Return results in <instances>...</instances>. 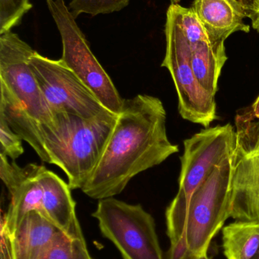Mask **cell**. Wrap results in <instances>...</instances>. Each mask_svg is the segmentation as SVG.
I'll return each instance as SVG.
<instances>
[{
  "label": "cell",
  "instance_id": "4316f807",
  "mask_svg": "<svg viewBox=\"0 0 259 259\" xmlns=\"http://www.w3.org/2000/svg\"><path fill=\"white\" fill-rule=\"evenodd\" d=\"M84 259H93V258H92V257L91 256V255H90V254H88V255H87V256L85 257V258Z\"/></svg>",
  "mask_w": 259,
  "mask_h": 259
},
{
  "label": "cell",
  "instance_id": "5bb4252c",
  "mask_svg": "<svg viewBox=\"0 0 259 259\" xmlns=\"http://www.w3.org/2000/svg\"><path fill=\"white\" fill-rule=\"evenodd\" d=\"M59 231L41 213H29L15 232L8 234L12 259H39Z\"/></svg>",
  "mask_w": 259,
  "mask_h": 259
},
{
  "label": "cell",
  "instance_id": "ba28073f",
  "mask_svg": "<svg viewBox=\"0 0 259 259\" xmlns=\"http://www.w3.org/2000/svg\"><path fill=\"white\" fill-rule=\"evenodd\" d=\"M92 216L123 259H164L155 219L139 204L114 197L100 199Z\"/></svg>",
  "mask_w": 259,
  "mask_h": 259
},
{
  "label": "cell",
  "instance_id": "3957f363",
  "mask_svg": "<svg viewBox=\"0 0 259 259\" xmlns=\"http://www.w3.org/2000/svg\"><path fill=\"white\" fill-rule=\"evenodd\" d=\"M231 176L232 156L219 164L193 193L179 222L167 228L168 259L208 254L213 238L231 218Z\"/></svg>",
  "mask_w": 259,
  "mask_h": 259
},
{
  "label": "cell",
  "instance_id": "8fae6325",
  "mask_svg": "<svg viewBox=\"0 0 259 259\" xmlns=\"http://www.w3.org/2000/svg\"><path fill=\"white\" fill-rule=\"evenodd\" d=\"M41 167L33 163L20 167L0 154V178L11 199L7 211L2 217L1 228L9 235L15 232L29 213L38 211L44 215L43 189L38 180Z\"/></svg>",
  "mask_w": 259,
  "mask_h": 259
},
{
  "label": "cell",
  "instance_id": "83f0119b",
  "mask_svg": "<svg viewBox=\"0 0 259 259\" xmlns=\"http://www.w3.org/2000/svg\"><path fill=\"white\" fill-rule=\"evenodd\" d=\"M252 259H259V252L256 255H255V258H253Z\"/></svg>",
  "mask_w": 259,
  "mask_h": 259
},
{
  "label": "cell",
  "instance_id": "52a82bcc",
  "mask_svg": "<svg viewBox=\"0 0 259 259\" xmlns=\"http://www.w3.org/2000/svg\"><path fill=\"white\" fill-rule=\"evenodd\" d=\"M62 39V62L112 113L119 115L124 100L90 48L65 0H45Z\"/></svg>",
  "mask_w": 259,
  "mask_h": 259
},
{
  "label": "cell",
  "instance_id": "4fadbf2b",
  "mask_svg": "<svg viewBox=\"0 0 259 259\" xmlns=\"http://www.w3.org/2000/svg\"><path fill=\"white\" fill-rule=\"evenodd\" d=\"M192 9L205 26L210 42H225L236 32L250 31L246 12L238 0H194Z\"/></svg>",
  "mask_w": 259,
  "mask_h": 259
},
{
  "label": "cell",
  "instance_id": "d4e9b609",
  "mask_svg": "<svg viewBox=\"0 0 259 259\" xmlns=\"http://www.w3.org/2000/svg\"><path fill=\"white\" fill-rule=\"evenodd\" d=\"M193 259H209V258H208V254H205V255H199V256Z\"/></svg>",
  "mask_w": 259,
  "mask_h": 259
},
{
  "label": "cell",
  "instance_id": "30bf717a",
  "mask_svg": "<svg viewBox=\"0 0 259 259\" xmlns=\"http://www.w3.org/2000/svg\"><path fill=\"white\" fill-rule=\"evenodd\" d=\"M232 155L231 218L259 221V120L238 113Z\"/></svg>",
  "mask_w": 259,
  "mask_h": 259
},
{
  "label": "cell",
  "instance_id": "5b68a950",
  "mask_svg": "<svg viewBox=\"0 0 259 259\" xmlns=\"http://www.w3.org/2000/svg\"><path fill=\"white\" fill-rule=\"evenodd\" d=\"M236 143L237 133L231 124L202 130L184 140L179 190L166 211L167 228L179 222L193 193L214 169L232 156Z\"/></svg>",
  "mask_w": 259,
  "mask_h": 259
},
{
  "label": "cell",
  "instance_id": "7402d4cb",
  "mask_svg": "<svg viewBox=\"0 0 259 259\" xmlns=\"http://www.w3.org/2000/svg\"><path fill=\"white\" fill-rule=\"evenodd\" d=\"M245 12L246 16L251 21L252 27L259 33V0H238Z\"/></svg>",
  "mask_w": 259,
  "mask_h": 259
},
{
  "label": "cell",
  "instance_id": "6da1fadb",
  "mask_svg": "<svg viewBox=\"0 0 259 259\" xmlns=\"http://www.w3.org/2000/svg\"><path fill=\"white\" fill-rule=\"evenodd\" d=\"M166 123L160 99L138 94L124 100L103 155L82 192L98 200L114 197L138 174L179 152L169 140Z\"/></svg>",
  "mask_w": 259,
  "mask_h": 259
},
{
  "label": "cell",
  "instance_id": "44dd1931",
  "mask_svg": "<svg viewBox=\"0 0 259 259\" xmlns=\"http://www.w3.org/2000/svg\"><path fill=\"white\" fill-rule=\"evenodd\" d=\"M22 138L9 125L6 120L0 117V154L15 161L24 154Z\"/></svg>",
  "mask_w": 259,
  "mask_h": 259
},
{
  "label": "cell",
  "instance_id": "2e32d148",
  "mask_svg": "<svg viewBox=\"0 0 259 259\" xmlns=\"http://www.w3.org/2000/svg\"><path fill=\"white\" fill-rule=\"evenodd\" d=\"M222 232L227 259H252L258 253L259 221L236 220Z\"/></svg>",
  "mask_w": 259,
  "mask_h": 259
},
{
  "label": "cell",
  "instance_id": "cb8c5ba5",
  "mask_svg": "<svg viewBox=\"0 0 259 259\" xmlns=\"http://www.w3.org/2000/svg\"><path fill=\"white\" fill-rule=\"evenodd\" d=\"M240 114L248 119L259 120V97L247 111Z\"/></svg>",
  "mask_w": 259,
  "mask_h": 259
},
{
  "label": "cell",
  "instance_id": "ffe728a7",
  "mask_svg": "<svg viewBox=\"0 0 259 259\" xmlns=\"http://www.w3.org/2000/svg\"><path fill=\"white\" fill-rule=\"evenodd\" d=\"M32 7L30 0H0V34L19 25Z\"/></svg>",
  "mask_w": 259,
  "mask_h": 259
},
{
  "label": "cell",
  "instance_id": "d6986e66",
  "mask_svg": "<svg viewBox=\"0 0 259 259\" xmlns=\"http://www.w3.org/2000/svg\"><path fill=\"white\" fill-rule=\"evenodd\" d=\"M130 0H70L68 9L75 18L82 14L91 16L120 12Z\"/></svg>",
  "mask_w": 259,
  "mask_h": 259
},
{
  "label": "cell",
  "instance_id": "ac0fdd59",
  "mask_svg": "<svg viewBox=\"0 0 259 259\" xmlns=\"http://www.w3.org/2000/svg\"><path fill=\"white\" fill-rule=\"evenodd\" d=\"M173 6L179 25L190 47L199 42H211L205 26L192 8H184L179 4Z\"/></svg>",
  "mask_w": 259,
  "mask_h": 259
},
{
  "label": "cell",
  "instance_id": "484cf974",
  "mask_svg": "<svg viewBox=\"0 0 259 259\" xmlns=\"http://www.w3.org/2000/svg\"><path fill=\"white\" fill-rule=\"evenodd\" d=\"M181 0H170L171 5H178L180 3Z\"/></svg>",
  "mask_w": 259,
  "mask_h": 259
},
{
  "label": "cell",
  "instance_id": "603a6c76",
  "mask_svg": "<svg viewBox=\"0 0 259 259\" xmlns=\"http://www.w3.org/2000/svg\"><path fill=\"white\" fill-rule=\"evenodd\" d=\"M1 245H0V259H12L11 257L9 237L6 231L1 228Z\"/></svg>",
  "mask_w": 259,
  "mask_h": 259
},
{
  "label": "cell",
  "instance_id": "7c38bea8",
  "mask_svg": "<svg viewBox=\"0 0 259 259\" xmlns=\"http://www.w3.org/2000/svg\"><path fill=\"white\" fill-rule=\"evenodd\" d=\"M38 180L43 189L44 215L59 231L70 234L82 231L68 184L44 165H41Z\"/></svg>",
  "mask_w": 259,
  "mask_h": 259
},
{
  "label": "cell",
  "instance_id": "277c9868",
  "mask_svg": "<svg viewBox=\"0 0 259 259\" xmlns=\"http://www.w3.org/2000/svg\"><path fill=\"white\" fill-rule=\"evenodd\" d=\"M34 52L12 30L0 34V110L20 112L53 127L54 115L30 65Z\"/></svg>",
  "mask_w": 259,
  "mask_h": 259
},
{
  "label": "cell",
  "instance_id": "9c48e42d",
  "mask_svg": "<svg viewBox=\"0 0 259 259\" xmlns=\"http://www.w3.org/2000/svg\"><path fill=\"white\" fill-rule=\"evenodd\" d=\"M30 65L53 115L63 112L92 118L111 112L61 59L53 60L35 51Z\"/></svg>",
  "mask_w": 259,
  "mask_h": 259
},
{
  "label": "cell",
  "instance_id": "9a60e30c",
  "mask_svg": "<svg viewBox=\"0 0 259 259\" xmlns=\"http://www.w3.org/2000/svg\"><path fill=\"white\" fill-rule=\"evenodd\" d=\"M190 47L196 78L207 92L215 97L219 77L228 60L225 42H199Z\"/></svg>",
  "mask_w": 259,
  "mask_h": 259
},
{
  "label": "cell",
  "instance_id": "e0dca14e",
  "mask_svg": "<svg viewBox=\"0 0 259 259\" xmlns=\"http://www.w3.org/2000/svg\"><path fill=\"white\" fill-rule=\"evenodd\" d=\"M88 254L82 231L76 234L59 231L39 259H84Z\"/></svg>",
  "mask_w": 259,
  "mask_h": 259
},
{
  "label": "cell",
  "instance_id": "7a4b0ae2",
  "mask_svg": "<svg viewBox=\"0 0 259 259\" xmlns=\"http://www.w3.org/2000/svg\"><path fill=\"white\" fill-rule=\"evenodd\" d=\"M117 115L92 118L59 112L55 125L41 126L49 164L62 169L71 190H82L98 164L115 126Z\"/></svg>",
  "mask_w": 259,
  "mask_h": 259
},
{
  "label": "cell",
  "instance_id": "8992f818",
  "mask_svg": "<svg viewBox=\"0 0 259 259\" xmlns=\"http://www.w3.org/2000/svg\"><path fill=\"white\" fill-rule=\"evenodd\" d=\"M166 53L161 66L170 73L183 119L208 127L217 118L215 97L207 92L192 67L190 44L179 25L174 6L167 9L165 25Z\"/></svg>",
  "mask_w": 259,
  "mask_h": 259
}]
</instances>
